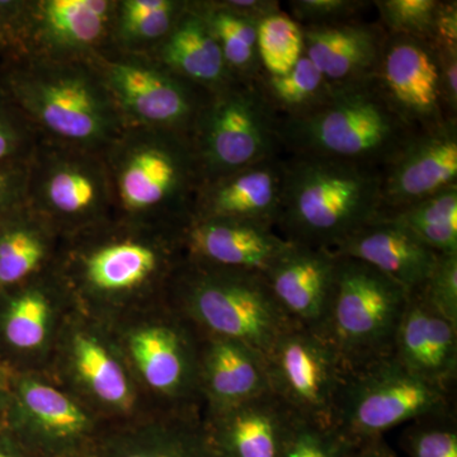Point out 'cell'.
Listing matches in <instances>:
<instances>
[{"instance_id":"ee69618b","label":"cell","mask_w":457,"mask_h":457,"mask_svg":"<svg viewBox=\"0 0 457 457\" xmlns=\"http://www.w3.org/2000/svg\"><path fill=\"white\" fill-rule=\"evenodd\" d=\"M432 45L436 49L457 50L456 2H440Z\"/></svg>"},{"instance_id":"8d00e7d4","label":"cell","mask_w":457,"mask_h":457,"mask_svg":"<svg viewBox=\"0 0 457 457\" xmlns=\"http://www.w3.org/2000/svg\"><path fill=\"white\" fill-rule=\"evenodd\" d=\"M387 35L405 36L432 44L438 0H378L372 2Z\"/></svg>"},{"instance_id":"7c38bea8","label":"cell","mask_w":457,"mask_h":457,"mask_svg":"<svg viewBox=\"0 0 457 457\" xmlns=\"http://www.w3.org/2000/svg\"><path fill=\"white\" fill-rule=\"evenodd\" d=\"M27 204L64 237L112 220L104 156L40 139L29 162Z\"/></svg>"},{"instance_id":"4316f807","label":"cell","mask_w":457,"mask_h":457,"mask_svg":"<svg viewBox=\"0 0 457 457\" xmlns=\"http://www.w3.org/2000/svg\"><path fill=\"white\" fill-rule=\"evenodd\" d=\"M200 335L198 384L204 411L233 407L270 392L260 352L234 339Z\"/></svg>"},{"instance_id":"9a60e30c","label":"cell","mask_w":457,"mask_h":457,"mask_svg":"<svg viewBox=\"0 0 457 457\" xmlns=\"http://www.w3.org/2000/svg\"><path fill=\"white\" fill-rule=\"evenodd\" d=\"M263 359L270 392L295 417L332 427L345 372L323 337L293 324Z\"/></svg>"},{"instance_id":"52a82bcc","label":"cell","mask_w":457,"mask_h":457,"mask_svg":"<svg viewBox=\"0 0 457 457\" xmlns=\"http://www.w3.org/2000/svg\"><path fill=\"white\" fill-rule=\"evenodd\" d=\"M106 324L155 411L204 409L198 384L200 332L165 297Z\"/></svg>"},{"instance_id":"d6986e66","label":"cell","mask_w":457,"mask_h":457,"mask_svg":"<svg viewBox=\"0 0 457 457\" xmlns=\"http://www.w3.org/2000/svg\"><path fill=\"white\" fill-rule=\"evenodd\" d=\"M455 185L457 120H449L417 131L381 170V215L399 212Z\"/></svg>"},{"instance_id":"7bdbcfd3","label":"cell","mask_w":457,"mask_h":457,"mask_svg":"<svg viewBox=\"0 0 457 457\" xmlns=\"http://www.w3.org/2000/svg\"><path fill=\"white\" fill-rule=\"evenodd\" d=\"M436 51L440 62L441 95L445 111L450 120H456L457 50L436 49Z\"/></svg>"},{"instance_id":"cb8c5ba5","label":"cell","mask_w":457,"mask_h":457,"mask_svg":"<svg viewBox=\"0 0 457 457\" xmlns=\"http://www.w3.org/2000/svg\"><path fill=\"white\" fill-rule=\"evenodd\" d=\"M392 356L411 374L455 390L457 326L427 303L420 291L409 293Z\"/></svg>"},{"instance_id":"b9f144b4","label":"cell","mask_w":457,"mask_h":457,"mask_svg":"<svg viewBox=\"0 0 457 457\" xmlns=\"http://www.w3.org/2000/svg\"><path fill=\"white\" fill-rule=\"evenodd\" d=\"M29 162L0 165V221L27 203Z\"/></svg>"},{"instance_id":"74e56055","label":"cell","mask_w":457,"mask_h":457,"mask_svg":"<svg viewBox=\"0 0 457 457\" xmlns=\"http://www.w3.org/2000/svg\"><path fill=\"white\" fill-rule=\"evenodd\" d=\"M38 141L26 114L0 89V165L29 162Z\"/></svg>"},{"instance_id":"4dcf8cb0","label":"cell","mask_w":457,"mask_h":457,"mask_svg":"<svg viewBox=\"0 0 457 457\" xmlns=\"http://www.w3.org/2000/svg\"><path fill=\"white\" fill-rule=\"evenodd\" d=\"M188 0H117L111 50L150 55L170 35Z\"/></svg>"},{"instance_id":"f6af8a7d","label":"cell","mask_w":457,"mask_h":457,"mask_svg":"<svg viewBox=\"0 0 457 457\" xmlns=\"http://www.w3.org/2000/svg\"><path fill=\"white\" fill-rule=\"evenodd\" d=\"M219 4L237 16L260 23L264 18L279 12V3L275 0H218Z\"/></svg>"},{"instance_id":"603a6c76","label":"cell","mask_w":457,"mask_h":457,"mask_svg":"<svg viewBox=\"0 0 457 457\" xmlns=\"http://www.w3.org/2000/svg\"><path fill=\"white\" fill-rule=\"evenodd\" d=\"M95 451L98 457H216L204 409L154 411L137 422L110 427Z\"/></svg>"},{"instance_id":"f546056e","label":"cell","mask_w":457,"mask_h":457,"mask_svg":"<svg viewBox=\"0 0 457 457\" xmlns=\"http://www.w3.org/2000/svg\"><path fill=\"white\" fill-rule=\"evenodd\" d=\"M65 237L22 204L0 221V293L56 269Z\"/></svg>"},{"instance_id":"30bf717a","label":"cell","mask_w":457,"mask_h":457,"mask_svg":"<svg viewBox=\"0 0 457 457\" xmlns=\"http://www.w3.org/2000/svg\"><path fill=\"white\" fill-rule=\"evenodd\" d=\"M278 122L258 79L234 78L209 93L191 134L204 183L279 158Z\"/></svg>"},{"instance_id":"f35d334b","label":"cell","mask_w":457,"mask_h":457,"mask_svg":"<svg viewBox=\"0 0 457 457\" xmlns=\"http://www.w3.org/2000/svg\"><path fill=\"white\" fill-rule=\"evenodd\" d=\"M347 445L332 427L296 417L282 457H345Z\"/></svg>"},{"instance_id":"ba28073f","label":"cell","mask_w":457,"mask_h":457,"mask_svg":"<svg viewBox=\"0 0 457 457\" xmlns=\"http://www.w3.org/2000/svg\"><path fill=\"white\" fill-rule=\"evenodd\" d=\"M108 427L154 413L135 380L110 328L75 308L66 320L46 371Z\"/></svg>"},{"instance_id":"bcb514c9","label":"cell","mask_w":457,"mask_h":457,"mask_svg":"<svg viewBox=\"0 0 457 457\" xmlns=\"http://www.w3.org/2000/svg\"><path fill=\"white\" fill-rule=\"evenodd\" d=\"M345 457H399L384 437L347 446Z\"/></svg>"},{"instance_id":"c3c4849f","label":"cell","mask_w":457,"mask_h":457,"mask_svg":"<svg viewBox=\"0 0 457 457\" xmlns=\"http://www.w3.org/2000/svg\"><path fill=\"white\" fill-rule=\"evenodd\" d=\"M12 371L13 370L5 368L4 365L0 363V428L4 427L8 404L9 378H11Z\"/></svg>"},{"instance_id":"ac0fdd59","label":"cell","mask_w":457,"mask_h":457,"mask_svg":"<svg viewBox=\"0 0 457 457\" xmlns=\"http://www.w3.org/2000/svg\"><path fill=\"white\" fill-rule=\"evenodd\" d=\"M375 80L394 112L414 131L449 121L437 51L429 42L387 35Z\"/></svg>"},{"instance_id":"44dd1931","label":"cell","mask_w":457,"mask_h":457,"mask_svg":"<svg viewBox=\"0 0 457 457\" xmlns=\"http://www.w3.org/2000/svg\"><path fill=\"white\" fill-rule=\"evenodd\" d=\"M337 267L338 257L330 249L293 245L263 276L286 318L320 335L335 294Z\"/></svg>"},{"instance_id":"60d3db41","label":"cell","mask_w":457,"mask_h":457,"mask_svg":"<svg viewBox=\"0 0 457 457\" xmlns=\"http://www.w3.org/2000/svg\"><path fill=\"white\" fill-rule=\"evenodd\" d=\"M370 4L359 0H291L288 7L300 26H324L347 22Z\"/></svg>"},{"instance_id":"7a4b0ae2","label":"cell","mask_w":457,"mask_h":457,"mask_svg":"<svg viewBox=\"0 0 457 457\" xmlns=\"http://www.w3.org/2000/svg\"><path fill=\"white\" fill-rule=\"evenodd\" d=\"M0 89L42 140L104 155L126 130L92 60L0 64Z\"/></svg>"},{"instance_id":"7402d4cb","label":"cell","mask_w":457,"mask_h":457,"mask_svg":"<svg viewBox=\"0 0 457 457\" xmlns=\"http://www.w3.org/2000/svg\"><path fill=\"white\" fill-rule=\"evenodd\" d=\"M295 420L270 392L233 407L204 411L216 457H282Z\"/></svg>"},{"instance_id":"d4e9b609","label":"cell","mask_w":457,"mask_h":457,"mask_svg":"<svg viewBox=\"0 0 457 457\" xmlns=\"http://www.w3.org/2000/svg\"><path fill=\"white\" fill-rule=\"evenodd\" d=\"M284 161L262 162L203 183L189 216L239 219L276 228L281 210Z\"/></svg>"},{"instance_id":"5bb4252c","label":"cell","mask_w":457,"mask_h":457,"mask_svg":"<svg viewBox=\"0 0 457 457\" xmlns=\"http://www.w3.org/2000/svg\"><path fill=\"white\" fill-rule=\"evenodd\" d=\"M126 128L191 137L209 93L145 55L107 50L93 57Z\"/></svg>"},{"instance_id":"4fadbf2b","label":"cell","mask_w":457,"mask_h":457,"mask_svg":"<svg viewBox=\"0 0 457 457\" xmlns=\"http://www.w3.org/2000/svg\"><path fill=\"white\" fill-rule=\"evenodd\" d=\"M4 427L38 457L90 453L110 428L74 394L42 371H12Z\"/></svg>"},{"instance_id":"9c48e42d","label":"cell","mask_w":457,"mask_h":457,"mask_svg":"<svg viewBox=\"0 0 457 457\" xmlns=\"http://www.w3.org/2000/svg\"><path fill=\"white\" fill-rule=\"evenodd\" d=\"M449 411H455V390L411 374L387 356L345 372L332 428L347 446H354L418 418Z\"/></svg>"},{"instance_id":"f1b7e54d","label":"cell","mask_w":457,"mask_h":457,"mask_svg":"<svg viewBox=\"0 0 457 457\" xmlns=\"http://www.w3.org/2000/svg\"><path fill=\"white\" fill-rule=\"evenodd\" d=\"M182 79L207 93L234 79L220 46L196 4L188 0L176 25L150 55Z\"/></svg>"},{"instance_id":"277c9868","label":"cell","mask_w":457,"mask_h":457,"mask_svg":"<svg viewBox=\"0 0 457 457\" xmlns=\"http://www.w3.org/2000/svg\"><path fill=\"white\" fill-rule=\"evenodd\" d=\"M104 156L114 219L162 227L187 220L204 183L191 137L126 128Z\"/></svg>"},{"instance_id":"8fae6325","label":"cell","mask_w":457,"mask_h":457,"mask_svg":"<svg viewBox=\"0 0 457 457\" xmlns=\"http://www.w3.org/2000/svg\"><path fill=\"white\" fill-rule=\"evenodd\" d=\"M408 296L402 285L374 267L338 257L335 294L319 336L329 343L345 372L392 356Z\"/></svg>"},{"instance_id":"ffe728a7","label":"cell","mask_w":457,"mask_h":457,"mask_svg":"<svg viewBox=\"0 0 457 457\" xmlns=\"http://www.w3.org/2000/svg\"><path fill=\"white\" fill-rule=\"evenodd\" d=\"M179 233L186 260L262 275L293 245L275 228L239 219L189 216Z\"/></svg>"},{"instance_id":"7dc6e473","label":"cell","mask_w":457,"mask_h":457,"mask_svg":"<svg viewBox=\"0 0 457 457\" xmlns=\"http://www.w3.org/2000/svg\"><path fill=\"white\" fill-rule=\"evenodd\" d=\"M0 457H38L5 427L0 428Z\"/></svg>"},{"instance_id":"8992f818","label":"cell","mask_w":457,"mask_h":457,"mask_svg":"<svg viewBox=\"0 0 457 457\" xmlns=\"http://www.w3.org/2000/svg\"><path fill=\"white\" fill-rule=\"evenodd\" d=\"M165 299L207 336L245 343L262 356L293 326L276 303L266 278L186 260Z\"/></svg>"},{"instance_id":"3957f363","label":"cell","mask_w":457,"mask_h":457,"mask_svg":"<svg viewBox=\"0 0 457 457\" xmlns=\"http://www.w3.org/2000/svg\"><path fill=\"white\" fill-rule=\"evenodd\" d=\"M381 170L336 159L284 161L276 228L293 245L335 249L381 215Z\"/></svg>"},{"instance_id":"6da1fadb","label":"cell","mask_w":457,"mask_h":457,"mask_svg":"<svg viewBox=\"0 0 457 457\" xmlns=\"http://www.w3.org/2000/svg\"><path fill=\"white\" fill-rule=\"evenodd\" d=\"M179 228L112 219L65 237L57 275L80 311L110 323L164 299L185 261Z\"/></svg>"},{"instance_id":"5b68a950","label":"cell","mask_w":457,"mask_h":457,"mask_svg":"<svg viewBox=\"0 0 457 457\" xmlns=\"http://www.w3.org/2000/svg\"><path fill=\"white\" fill-rule=\"evenodd\" d=\"M394 112L375 78L332 86L317 106L279 117L282 147L291 155L336 159L381 170L416 134Z\"/></svg>"},{"instance_id":"484cf974","label":"cell","mask_w":457,"mask_h":457,"mask_svg":"<svg viewBox=\"0 0 457 457\" xmlns=\"http://www.w3.org/2000/svg\"><path fill=\"white\" fill-rule=\"evenodd\" d=\"M303 53L332 86L372 79L387 33L381 25L352 20L303 27Z\"/></svg>"},{"instance_id":"e0dca14e","label":"cell","mask_w":457,"mask_h":457,"mask_svg":"<svg viewBox=\"0 0 457 457\" xmlns=\"http://www.w3.org/2000/svg\"><path fill=\"white\" fill-rule=\"evenodd\" d=\"M116 7L117 0H27L17 62L92 60L111 50Z\"/></svg>"},{"instance_id":"836d02e7","label":"cell","mask_w":457,"mask_h":457,"mask_svg":"<svg viewBox=\"0 0 457 457\" xmlns=\"http://www.w3.org/2000/svg\"><path fill=\"white\" fill-rule=\"evenodd\" d=\"M258 83L279 117H295L305 113L323 101L332 88V84L327 82L305 53L288 73H262Z\"/></svg>"},{"instance_id":"83f0119b","label":"cell","mask_w":457,"mask_h":457,"mask_svg":"<svg viewBox=\"0 0 457 457\" xmlns=\"http://www.w3.org/2000/svg\"><path fill=\"white\" fill-rule=\"evenodd\" d=\"M338 257L363 262L402 285L420 290L435 267L437 253L396 222L378 218L332 249Z\"/></svg>"},{"instance_id":"e575fe53","label":"cell","mask_w":457,"mask_h":457,"mask_svg":"<svg viewBox=\"0 0 457 457\" xmlns=\"http://www.w3.org/2000/svg\"><path fill=\"white\" fill-rule=\"evenodd\" d=\"M257 45L264 74L288 73L303 55L302 26L284 12L270 14L258 23Z\"/></svg>"},{"instance_id":"2e32d148","label":"cell","mask_w":457,"mask_h":457,"mask_svg":"<svg viewBox=\"0 0 457 457\" xmlns=\"http://www.w3.org/2000/svg\"><path fill=\"white\" fill-rule=\"evenodd\" d=\"M75 308L56 270L0 293V363L13 371H46Z\"/></svg>"},{"instance_id":"d590c367","label":"cell","mask_w":457,"mask_h":457,"mask_svg":"<svg viewBox=\"0 0 457 457\" xmlns=\"http://www.w3.org/2000/svg\"><path fill=\"white\" fill-rule=\"evenodd\" d=\"M400 447L408 457H457L456 411L408 423L400 435Z\"/></svg>"},{"instance_id":"1f68e13d","label":"cell","mask_w":457,"mask_h":457,"mask_svg":"<svg viewBox=\"0 0 457 457\" xmlns=\"http://www.w3.org/2000/svg\"><path fill=\"white\" fill-rule=\"evenodd\" d=\"M380 218L402 225L437 254H457V185Z\"/></svg>"},{"instance_id":"d6a6232c","label":"cell","mask_w":457,"mask_h":457,"mask_svg":"<svg viewBox=\"0 0 457 457\" xmlns=\"http://www.w3.org/2000/svg\"><path fill=\"white\" fill-rule=\"evenodd\" d=\"M196 4L218 40L231 74L258 79L263 73L258 55V23L237 16L221 7L218 0H196Z\"/></svg>"},{"instance_id":"681fc988","label":"cell","mask_w":457,"mask_h":457,"mask_svg":"<svg viewBox=\"0 0 457 457\" xmlns=\"http://www.w3.org/2000/svg\"><path fill=\"white\" fill-rule=\"evenodd\" d=\"M71 457H98V455L96 453V451H90V453H80V455Z\"/></svg>"},{"instance_id":"ab89813d","label":"cell","mask_w":457,"mask_h":457,"mask_svg":"<svg viewBox=\"0 0 457 457\" xmlns=\"http://www.w3.org/2000/svg\"><path fill=\"white\" fill-rule=\"evenodd\" d=\"M417 291L457 326V254H438L431 275Z\"/></svg>"}]
</instances>
